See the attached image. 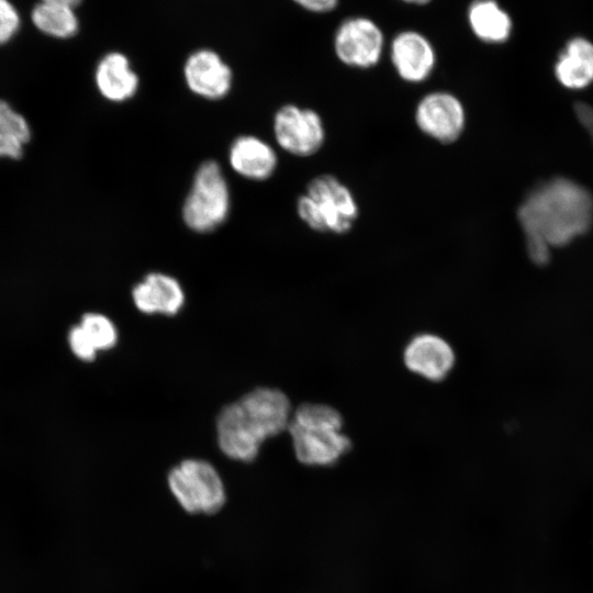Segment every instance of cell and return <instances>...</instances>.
<instances>
[{"mask_svg": "<svg viewBox=\"0 0 593 593\" xmlns=\"http://www.w3.org/2000/svg\"><path fill=\"white\" fill-rule=\"evenodd\" d=\"M517 217L529 258L542 266L549 261L550 248L564 246L590 230L593 198L582 186L555 178L527 195Z\"/></svg>", "mask_w": 593, "mask_h": 593, "instance_id": "obj_1", "label": "cell"}, {"mask_svg": "<svg viewBox=\"0 0 593 593\" xmlns=\"http://www.w3.org/2000/svg\"><path fill=\"white\" fill-rule=\"evenodd\" d=\"M290 419L291 404L282 391L255 389L219 414V447L231 459L250 462L266 439L288 429Z\"/></svg>", "mask_w": 593, "mask_h": 593, "instance_id": "obj_2", "label": "cell"}, {"mask_svg": "<svg viewBox=\"0 0 593 593\" xmlns=\"http://www.w3.org/2000/svg\"><path fill=\"white\" fill-rule=\"evenodd\" d=\"M340 413L321 403L301 404L290 419V434L296 459L306 466H333L351 447L342 433Z\"/></svg>", "mask_w": 593, "mask_h": 593, "instance_id": "obj_3", "label": "cell"}, {"mask_svg": "<svg viewBox=\"0 0 593 593\" xmlns=\"http://www.w3.org/2000/svg\"><path fill=\"white\" fill-rule=\"evenodd\" d=\"M295 210L311 230L338 235L354 227L360 212L350 188L333 174L311 178L296 199Z\"/></svg>", "mask_w": 593, "mask_h": 593, "instance_id": "obj_4", "label": "cell"}, {"mask_svg": "<svg viewBox=\"0 0 593 593\" xmlns=\"http://www.w3.org/2000/svg\"><path fill=\"white\" fill-rule=\"evenodd\" d=\"M231 210V192L216 160H204L197 168L182 204L184 224L197 233H209L221 226Z\"/></svg>", "mask_w": 593, "mask_h": 593, "instance_id": "obj_5", "label": "cell"}, {"mask_svg": "<svg viewBox=\"0 0 593 593\" xmlns=\"http://www.w3.org/2000/svg\"><path fill=\"white\" fill-rule=\"evenodd\" d=\"M168 486L191 514H213L225 503L224 483L216 469L202 459H186L175 466L167 478Z\"/></svg>", "mask_w": 593, "mask_h": 593, "instance_id": "obj_6", "label": "cell"}, {"mask_svg": "<svg viewBox=\"0 0 593 593\" xmlns=\"http://www.w3.org/2000/svg\"><path fill=\"white\" fill-rule=\"evenodd\" d=\"M272 132L280 148L300 158L316 155L326 141L322 115L312 108L295 103L282 104L275 112Z\"/></svg>", "mask_w": 593, "mask_h": 593, "instance_id": "obj_7", "label": "cell"}, {"mask_svg": "<svg viewBox=\"0 0 593 593\" xmlns=\"http://www.w3.org/2000/svg\"><path fill=\"white\" fill-rule=\"evenodd\" d=\"M384 42V33L376 21L365 15H351L337 25L333 49L345 66L367 70L379 64Z\"/></svg>", "mask_w": 593, "mask_h": 593, "instance_id": "obj_8", "label": "cell"}, {"mask_svg": "<svg viewBox=\"0 0 593 593\" xmlns=\"http://www.w3.org/2000/svg\"><path fill=\"white\" fill-rule=\"evenodd\" d=\"M414 122L422 134L441 144L451 145L463 134L466 110L452 92L436 90L425 93L416 103Z\"/></svg>", "mask_w": 593, "mask_h": 593, "instance_id": "obj_9", "label": "cell"}, {"mask_svg": "<svg viewBox=\"0 0 593 593\" xmlns=\"http://www.w3.org/2000/svg\"><path fill=\"white\" fill-rule=\"evenodd\" d=\"M390 60L401 80L417 85L433 75L437 65V53L425 34L416 30H403L391 41Z\"/></svg>", "mask_w": 593, "mask_h": 593, "instance_id": "obj_10", "label": "cell"}, {"mask_svg": "<svg viewBox=\"0 0 593 593\" xmlns=\"http://www.w3.org/2000/svg\"><path fill=\"white\" fill-rule=\"evenodd\" d=\"M183 79L195 96L206 100H220L232 90L233 70L215 51L199 48L187 57Z\"/></svg>", "mask_w": 593, "mask_h": 593, "instance_id": "obj_11", "label": "cell"}, {"mask_svg": "<svg viewBox=\"0 0 593 593\" xmlns=\"http://www.w3.org/2000/svg\"><path fill=\"white\" fill-rule=\"evenodd\" d=\"M409 370L430 381L445 379L455 365L452 347L440 336L419 334L410 340L403 353Z\"/></svg>", "mask_w": 593, "mask_h": 593, "instance_id": "obj_12", "label": "cell"}, {"mask_svg": "<svg viewBox=\"0 0 593 593\" xmlns=\"http://www.w3.org/2000/svg\"><path fill=\"white\" fill-rule=\"evenodd\" d=\"M228 163L240 177L253 181H265L276 172L278 155L275 148L260 137L240 135L228 148Z\"/></svg>", "mask_w": 593, "mask_h": 593, "instance_id": "obj_13", "label": "cell"}, {"mask_svg": "<svg viewBox=\"0 0 593 593\" xmlns=\"http://www.w3.org/2000/svg\"><path fill=\"white\" fill-rule=\"evenodd\" d=\"M94 83L103 99L122 103L137 93L139 77L124 53L112 51L104 54L98 61L94 69Z\"/></svg>", "mask_w": 593, "mask_h": 593, "instance_id": "obj_14", "label": "cell"}, {"mask_svg": "<svg viewBox=\"0 0 593 593\" xmlns=\"http://www.w3.org/2000/svg\"><path fill=\"white\" fill-rule=\"evenodd\" d=\"M136 307L147 314H176L183 305L184 293L172 277L159 272L148 273L132 291Z\"/></svg>", "mask_w": 593, "mask_h": 593, "instance_id": "obj_15", "label": "cell"}, {"mask_svg": "<svg viewBox=\"0 0 593 593\" xmlns=\"http://www.w3.org/2000/svg\"><path fill=\"white\" fill-rule=\"evenodd\" d=\"M74 0H45L32 10V21L37 30L55 38H69L79 30V20Z\"/></svg>", "mask_w": 593, "mask_h": 593, "instance_id": "obj_16", "label": "cell"}, {"mask_svg": "<svg viewBox=\"0 0 593 593\" xmlns=\"http://www.w3.org/2000/svg\"><path fill=\"white\" fill-rule=\"evenodd\" d=\"M559 81L568 88H583L593 80V44L572 40L556 66Z\"/></svg>", "mask_w": 593, "mask_h": 593, "instance_id": "obj_17", "label": "cell"}, {"mask_svg": "<svg viewBox=\"0 0 593 593\" xmlns=\"http://www.w3.org/2000/svg\"><path fill=\"white\" fill-rule=\"evenodd\" d=\"M467 19L472 33L485 43H502L510 35V16L494 1L472 2Z\"/></svg>", "mask_w": 593, "mask_h": 593, "instance_id": "obj_18", "label": "cell"}, {"mask_svg": "<svg viewBox=\"0 0 593 593\" xmlns=\"http://www.w3.org/2000/svg\"><path fill=\"white\" fill-rule=\"evenodd\" d=\"M97 350L112 348L118 340V331L112 321L99 313L85 314L79 324Z\"/></svg>", "mask_w": 593, "mask_h": 593, "instance_id": "obj_19", "label": "cell"}, {"mask_svg": "<svg viewBox=\"0 0 593 593\" xmlns=\"http://www.w3.org/2000/svg\"><path fill=\"white\" fill-rule=\"evenodd\" d=\"M0 132L22 145L31 138V128L24 116L0 100Z\"/></svg>", "mask_w": 593, "mask_h": 593, "instance_id": "obj_20", "label": "cell"}, {"mask_svg": "<svg viewBox=\"0 0 593 593\" xmlns=\"http://www.w3.org/2000/svg\"><path fill=\"white\" fill-rule=\"evenodd\" d=\"M20 15L14 5L0 0V45L8 43L20 29Z\"/></svg>", "mask_w": 593, "mask_h": 593, "instance_id": "obj_21", "label": "cell"}, {"mask_svg": "<svg viewBox=\"0 0 593 593\" xmlns=\"http://www.w3.org/2000/svg\"><path fill=\"white\" fill-rule=\"evenodd\" d=\"M69 346L72 353L81 360H93L97 354V349L86 335L80 325H75L68 335Z\"/></svg>", "mask_w": 593, "mask_h": 593, "instance_id": "obj_22", "label": "cell"}, {"mask_svg": "<svg viewBox=\"0 0 593 593\" xmlns=\"http://www.w3.org/2000/svg\"><path fill=\"white\" fill-rule=\"evenodd\" d=\"M295 4L307 12L325 14L334 11L339 2L336 0H296Z\"/></svg>", "mask_w": 593, "mask_h": 593, "instance_id": "obj_23", "label": "cell"}, {"mask_svg": "<svg viewBox=\"0 0 593 593\" xmlns=\"http://www.w3.org/2000/svg\"><path fill=\"white\" fill-rule=\"evenodd\" d=\"M23 146L21 143L0 132V157L18 159L23 154Z\"/></svg>", "mask_w": 593, "mask_h": 593, "instance_id": "obj_24", "label": "cell"}, {"mask_svg": "<svg viewBox=\"0 0 593 593\" xmlns=\"http://www.w3.org/2000/svg\"><path fill=\"white\" fill-rule=\"evenodd\" d=\"M574 111L578 120L593 141V108L585 102H577L574 104Z\"/></svg>", "mask_w": 593, "mask_h": 593, "instance_id": "obj_25", "label": "cell"}, {"mask_svg": "<svg viewBox=\"0 0 593 593\" xmlns=\"http://www.w3.org/2000/svg\"><path fill=\"white\" fill-rule=\"evenodd\" d=\"M430 1H428V0H407V1H404V3H406V4H414V5H426Z\"/></svg>", "mask_w": 593, "mask_h": 593, "instance_id": "obj_26", "label": "cell"}]
</instances>
